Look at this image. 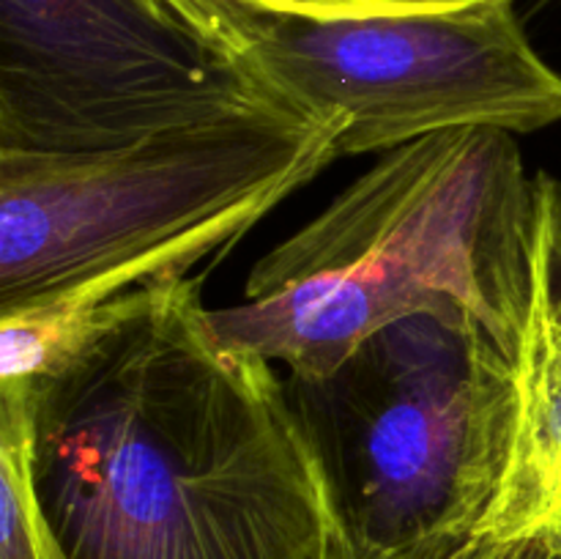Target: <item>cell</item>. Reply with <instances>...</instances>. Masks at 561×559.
<instances>
[{
    "label": "cell",
    "mask_w": 561,
    "mask_h": 559,
    "mask_svg": "<svg viewBox=\"0 0 561 559\" xmlns=\"http://www.w3.org/2000/svg\"><path fill=\"white\" fill-rule=\"evenodd\" d=\"M201 285L110 301L31 381L33 482L66 559H327L321 458L272 362L219 343Z\"/></svg>",
    "instance_id": "obj_1"
},
{
    "label": "cell",
    "mask_w": 561,
    "mask_h": 559,
    "mask_svg": "<svg viewBox=\"0 0 561 559\" xmlns=\"http://www.w3.org/2000/svg\"><path fill=\"white\" fill-rule=\"evenodd\" d=\"M343 115L272 88L91 153H0V384L75 354L104 305L186 277L340 157Z\"/></svg>",
    "instance_id": "obj_2"
},
{
    "label": "cell",
    "mask_w": 561,
    "mask_h": 559,
    "mask_svg": "<svg viewBox=\"0 0 561 559\" xmlns=\"http://www.w3.org/2000/svg\"><path fill=\"white\" fill-rule=\"evenodd\" d=\"M535 225V175L510 132H433L381 153L266 252L244 301L208 312L211 329L294 376H323L414 316L477 323L518 362Z\"/></svg>",
    "instance_id": "obj_3"
},
{
    "label": "cell",
    "mask_w": 561,
    "mask_h": 559,
    "mask_svg": "<svg viewBox=\"0 0 561 559\" xmlns=\"http://www.w3.org/2000/svg\"><path fill=\"white\" fill-rule=\"evenodd\" d=\"M285 389L354 546L398 554L480 529L518 425L515 360L485 329L403 318Z\"/></svg>",
    "instance_id": "obj_4"
},
{
    "label": "cell",
    "mask_w": 561,
    "mask_h": 559,
    "mask_svg": "<svg viewBox=\"0 0 561 559\" xmlns=\"http://www.w3.org/2000/svg\"><path fill=\"white\" fill-rule=\"evenodd\" d=\"M244 64L310 113L343 115L340 157L387 153L433 132H540L561 121V75L515 0L444 11L274 16Z\"/></svg>",
    "instance_id": "obj_5"
},
{
    "label": "cell",
    "mask_w": 561,
    "mask_h": 559,
    "mask_svg": "<svg viewBox=\"0 0 561 559\" xmlns=\"http://www.w3.org/2000/svg\"><path fill=\"white\" fill-rule=\"evenodd\" d=\"M272 91L137 0H0V153H91Z\"/></svg>",
    "instance_id": "obj_6"
},
{
    "label": "cell",
    "mask_w": 561,
    "mask_h": 559,
    "mask_svg": "<svg viewBox=\"0 0 561 559\" xmlns=\"http://www.w3.org/2000/svg\"><path fill=\"white\" fill-rule=\"evenodd\" d=\"M531 301L520 338L518 425L502 488L480 526L561 543V181L535 175Z\"/></svg>",
    "instance_id": "obj_7"
},
{
    "label": "cell",
    "mask_w": 561,
    "mask_h": 559,
    "mask_svg": "<svg viewBox=\"0 0 561 559\" xmlns=\"http://www.w3.org/2000/svg\"><path fill=\"white\" fill-rule=\"evenodd\" d=\"M0 559H66L33 482L27 384H0Z\"/></svg>",
    "instance_id": "obj_8"
},
{
    "label": "cell",
    "mask_w": 561,
    "mask_h": 559,
    "mask_svg": "<svg viewBox=\"0 0 561 559\" xmlns=\"http://www.w3.org/2000/svg\"><path fill=\"white\" fill-rule=\"evenodd\" d=\"M557 540L548 535H502L480 526L463 540H444L398 554L367 551L340 532L327 559H557Z\"/></svg>",
    "instance_id": "obj_9"
},
{
    "label": "cell",
    "mask_w": 561,
    "mask_h": 559,
    "mask_svg": "<svg viewBox=\"0 0 561 559\" xmlns=\"http://www.w3.org/2000/svg\"><path fill=\"white\" fill-rule=\"evenodd\" d=\"M559 263H561V225H559Z\"/></svg>",
    "instance_id": "obj_10"
},
{
    "label": "cell",
    "mask_w": 561,
    "mask_h": 559,
    "mask_svg": "<svg viewBox=\"0 0 561 559\" xmlns=\"http://www.w3.org/2000/svg\"><path fill=\"white\" fill-rule=\"evenodd\" d=\"M557 546H559V554H557V559H561V543L557 540Z\"/></svg>",
    "instance_id": "obj_11"
}]
</instances>
